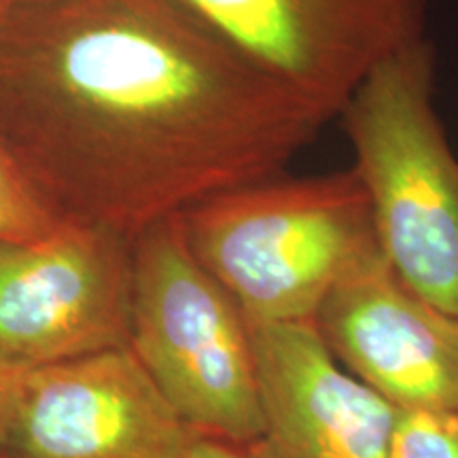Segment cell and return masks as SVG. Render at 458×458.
<instances>
[{"mask_svg": "<svg viewBox=\"0 0 458 458\" xmlns=\"http://www.w3.org/2000/svg\"><path fill=\"white\" fill-rule=\"evenodd\" d=\"M131 240L62 221L0 242V368L30 371L128 346Z\"/></svg>", "mask_w": 458, "mask_h": 458, "instance_id": "5", "label": "cell"}, {"mask_svg": "<svg viewBox=\"0 0 458 458\" xmlns=\"http://www.w3.org/2000/svg\"><path fill=\"white\" fill-rule=\"evenodd\" d=\"M259 458H386L397 408L352 376L314 323H250Z\"/></svg>", "mask_w": 458, "mask_h": 458, "instance_id": "9", "label": "cell"}, {"mask_svg": "<svg viewBox=\"0 0 458 458\" xmlns=\"http://www.w3.org/2000/svg\"><path fill=\"white\" fill-rule=\"evenodd\" d=\"M185 458H259L250 445H238L196 433Z\"/></svg>", "mask_w": 458, "mask_h": 458, "instance_id": "12", "label": "cell"}, {"mask_svg": "<svg viewBox=\"0 0 458 458\" xmlns=\"http://www.w3.org/2000/svg\"><path fill=\"white\" fill-rule=\"evenodd\" d=\"M21 374H24V371L0 368V439H3V431L4 427H7L11 408H13V399L17 386H20Z\"/></svg>", "mask_w": 458, "mask_h": 458, "instance_id": "13", "label": "cell"}, {"mask_svg": "<svg viewBox=\"0 0 458 458\" xmlns=\"http://www.w3.org/2000/svg\"><path fill=\"white\" fill-rule=\"evenodd\" d=\"M314 327L344 368L397 410L458 408V318L411 291L382 250L335 284Z\"/></svg>", "mask_w": 458, "mask_h": 458, "instance_id": "8", "label": "cell"}, {"mask_svg": "<svg viewBox=\"0 0 458 458\" xmlns=\"http://www.w3.org/2000/svg\"><path fill=\"white\" fill-rule=\"evenodd\" d=\"M32 3H41V0H7V9L20 7V4H32Z\"/></svg>", "mask_w": 458, "mask_h": 458, "instance_id": "14", "label": "cell"}, {"mask_svg": "<svg viewBox=\"0 0 458 458\" xmlns=\"http://www.w3.org/2000/svg\"><path fill=\"white\" fill-rule=\"evenodd\" d=\"M335 122L374 68L427 37L431 0H176Z\"/></svg>", "mask_w": 458, "mask_h": 458, "instance_id": "6", "label": "cell"}, {"mask_svg": "<svg viewBox=\"0 0 458 458\" xmlns=\"http://www.w3.org/2000/svg\"><path fill=\"white\" fill-rule=\"evenodd\" d=\"M437 54L422 38L380 62L335 122L394 274L458 318V153L435 106Z\"/></svg>", "mask_w": 458, "mask_h": 458, "instance_id": "3", "label": "cell"}, {"mask_svg": "<svg viewBox=\"0 0 458 458\" xmlns=\"http://www.w3.org/2000/svg\"><path fill=\"white\" fill-rule=\"evenodd\" d=\"M386 458H458V408L399 410Z\"/></svg>", "mask_w": 458, "mask_h": 458, "instance_id": "11", "label": "cell"}, {"mask_svg": "<svg viewBox=\"0 0 458 458\" xmlns=\"http://www.w3.org/2000/svg\"><path fill=\"white\" fill-rule=\"evenodd\" d=\"M128 346L191 431L238 445L259 442L250 323L196 259L181 216L131 240Z\"/></svg>", "mask_w": 458, "mask_h": 458, "instance_id": "4", "label": "cell"}, {"mask_svg": "<svg viewBox=\"0 0 458 458\" xmlns=\"http://www.w3.org/2000/svg\"><path fill=\"white\" fill-rule=\"evenodd\" d=\"M4 11H7V0H0V17H3Z\"/></svg>", "mask_w": 458, "mask_h": 458, "instance_id": "15", "label": "cell"}, {"mask_svg": "<svg viewBox=\"0 0 458 458\" xmlns=\"http://www.w3.org/2000/svg\"><path fill=\"white\" fill-rule=\"evenodd\" d=\"M329 123L176 0L0 17V147L62 221L134 240L286 172Z\"/></svg>", "mask_w": 458, "mask_h": 458, "instance_id": "1", "label": "cell"}, {"mask_svg": "<svg viewBox=\"0 0 458 458\" xmlns=\"http://www.w3.org/2000/svg\"><path fill=\"white\" fill-rule=\"evenodd\" d=\"M60 223L0 147V242L41 238Z\"/></svg>", "mask_w": 458, "mask_h": 458, "instance_id": "10", "label": "cell"}, {"mask_svg": "<svg viewBox=\"0 0 458 458\" xmlns=\"http://www.w3.org/2000/svg\"><path fill=\"white\" fill-rule=\"evenodd\" d=\"M196 259L249 323H314L335 284L380 250L352 168L280 172L181 215Z\"/></svg>", "mask_w": 458, "mask_h": 458, "instance_id": "2", "label": "cell"}, {"mask_svg": "<svg viewBox=\"0 0 458 458\" xmlns=\"http://www.w3.org/2000/svg\"><path fill=\"white\" fill-rule=\"evenodd\" d=\"M191 431L130 346L21 374L0 458H185Z\"/></svg>", "mask_w": 458, "mask_h": 458, "instance_id": "7", "label": "cell"}]
</instances>
